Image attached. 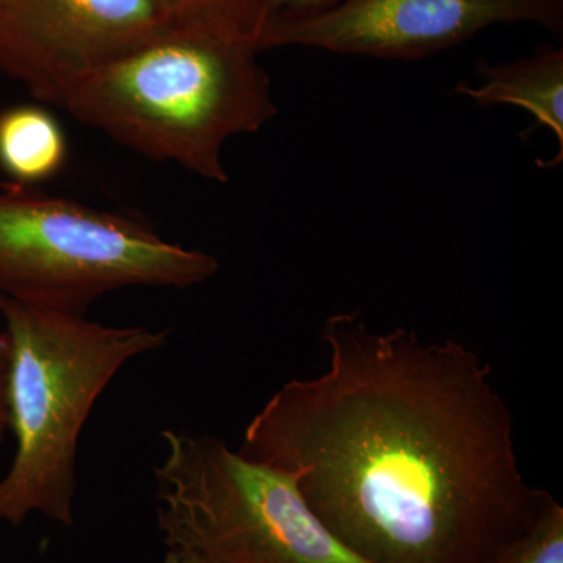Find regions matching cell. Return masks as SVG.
<instances>
[{"label": "cell", "instance_id": "6da1fadb", "mask_svg": "<svg viewBox=\"0 0 563 563\" xmlns=\"http://www.w3.org/2000/svg\"><path fill=\"white\" fill-rule=\"evenodd\" d=\"M324 372L254 415L244 457L298 476L313 514L368 563H492L553 496L525 479L492 366L459 340L325 318Z\"/></svg>", "mask_w": 563, "mask_h": 563}, {"label": "cell", "instance_id": "7a4b0ae2", "mask_svg": "<svg viewBox=\"0 0 563 563\" xmlns=\"http://www.w3.org/2000/svg\"><path fill=\"white\" fill-rule=\"evenodd\" d=\"M257 54L188 22L85 77L62 109L151 161L225 184L224 144L277 114Z\"/></svg>", "mask_w": 563, "mask_h": 563}, {"label": "cell", "instance_id": "3957f363", "mask_svg": "<svg viewBox=\"0 0 563 563\" xmlns=\"http://www.w3.org/2000/svg\"><path fill=\"white\" fill-rule=\"evenodd\" d=\"M11 343L9 428L13 465L0 481V521L38 512L73 526L77 446L99 396L122 366L161 350L168 332L107 325L0 296Z\"/></svg>", "mask_w": 563, "mask_h": 563}, {"label": "cell", "instance_id": "277c9868", "mask_svg": "<svg viewBox=\"0 0 563 563\" xmlns=\"http://www.w3.org/2000/svg\"><path fill=\"white\" fill-rule=\"evenodd\" d=\"M202 251L163 240L143 222L44 195L0 187V296L85 317L107 292L187 288L217 276Z\"/></svg>", "mask_w": 563, "mask_h": 563}, {"label": "cell", "instance_id": "5b68a950", "mask_svg": "<svg viewBox=\"0 0 563 563\" xmlns=\"http://www.w3.org/2000/svg\"><path fill=\"white\" fill-rule=\"evenodd\" d=\"M157 523L168 550L214 563H368L321 523L287 470L244 457L221 439L162 432Z\"/></svg>", "mask_w": 563, "mask_h": 563}, {"label": "cell", "instance_id": "8992f818", "mask_svg": "<svg viewBox=\"0 0 563 563\" xmlns=\"http://www.w3.org/2000/svg\"><path fill=\"white\" fill-rule=\"evenodd\" d=\"M188 22L173 0H3L0 69L62 107L85 77Z\"/></svg>", "mask_w": 563, "mask_h": 563}, {"label": "cell", "instance_id": "52a82bcc", "mask_svg": "<svg viewBox=\"0 0 563 563\" xmlns=\"http://www.w3.org/2000/svg\"><path fill=\"white\" fill-rule=\"evenodd\" d=\"M562 0H343L265 36L262 51L314 47L339 54L413 60L450 49L495 24L562 29Z\"/></svg>", "mask_w": 563, "mask_h": 563}, {"label": "cell", "instance_id": "ba28073f", "mask_svg": "<svg viewBox=\"0 0 563 563\" xmlns=\"http://www.w3.org/2000/svg\"><path fill=\"white\" fill-rule=\"evenodd\" d=\"M476 87L461 84L459 95L468 96L479 106L499 103L528 110L543 128L550 129L559 140V158H563V52L540 51L529 58L492 66L481 62L477 66ZM554 163V165H555Z\"/></svg>", "mask_w": 563, "mask_h": 563}, {"label": "cell", "instance_id": "9c48e42d", "mask_svg": "<svg viewBox=\"0 0 563 563\" xmlns=\"http://www.w3.org/2000/svg\"><path fill=\"white\" fill-rule=\"evenodd\" d=\"M68 161V141L60 122L38 106L0 111V172L10 184L33 187L52 179Z\"/></svg>", "mask_w": 563, "mask_h": 563}, {"label": "cell", "instance_id": "30bf717a", "mask_svg": "<svg viewBox=\"0 0 563 563\" xmlns=\"http://www.w3.org/2000/svg\"><path fill=\"white\" fill-rule=\"evenodd\" d=\"M192 24L203 25L261 52L269 0H173Z\"/></svg>", "mask_w": 563, "mask_h": 563}, {"label": "cell", "instance_id": "8fae6325", "mask_svg": "<svg viewBox=\"0 0 563 563\" xmlns=\"http://www.w3.org/2000/svg\"><path fill=\"white\" fill-rule=\"evenodd\" d=\"M492 563H563V509L554 498L536 523L496 555Z\"/></svg>", "mask_w": 563, "mask_h": 563}, {"label": "cell", "instance_id": "7c38bea8", "mask_svg": "<svg viewBox=\"0 0 563 563\" xmlns=\"http://www.w3.org/2000/svg\"><path fill=\"white\" fill-rule=\"evenodd\" d=\"M340 2L343 0H269L268 18H266L265 32H263L261 41V51L263 40L269 33L320 14L322 11L339 5Z\"/></svg>", "mask_w": 563, "mask_h": 563}, {"label": "cell", "instance_id": "4fadbf2b", "mask_svg": "<svg viewBox=\"0 0 563 563\" xmlns=\"http://www.w3.org/2000/svg\"><path fill=\"white\" fill-rule=\"evenodd\" d=\"M11 343L7 332H0V443L9 429V383Z\"/></svg>", "mask_w": 563, "mask_h": 563}, {"label": "cell", "instance_id": "5bb4252c", "mask_svg": "<svg viewBox=\"0 0 563 563\" xmlns=\"http://www.w3.org/2000/svg\"><path fill=\"white\" fill-rule=\"evenodd\" d=\"M162 563H214V562L209 561V559L202 558V555L190 553V551L168 550V551H166L165 558H163Z\"/></svg>", "mask_w": 563, "mask_h": 563}, {"label": "cell", "instance_id": "9a60e30c", "mask_svg": "<svg viewBox=\"0 0 563 563\" xmlns=\"http://www.w3.org/2000/svg\"><path fill=\"white\" fill-rule=\"evenodd\" d=\"M3 0H0V7H2Z\"/></svg>", "mask_w": 563, "mask_h": 563}]
</instances>
